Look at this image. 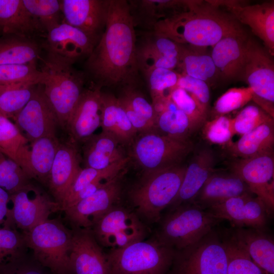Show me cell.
<instances>
[{
    "label": "cell",
    "instance_id": "1",
    "mask_svg": "<svg viewBox=\"0 0 274 274\" xmlns=\"http://www.w3.org/2000/svg\"><path fill=\"white\" fill-rule=\"evenodd\" d=\"M134 27L128 1L110 0L105 30L85 63L96 86L135 85L140 71Z\"/></svg>",
    "mask_w": 274,
    "mask_h": 274
},
{
    "label": "cell",
    "instance_id": "2",
    "mask_svg": "<svg viewBox=\"0 0 274 274\" xmlns=\"http://www.w3.org/2000/svg\"><path fill=\"white\" fill-rule=\"evenodd\" d=\"M152 31L182 45L207 48L245 32L230 14L209 1H187L186 8L157 22Z\"/></svg>",
    "mask_w": 274,
    "mask_h": 274
},
{
    "label": "cell",
    "instance_id": "3",
    "mask_svg": "<svg viewBox=\"0 0 274 274\" xmlns=\"http://www.w3.org/2000/svg\"><path fill=\"white\" fill-rule=\"evenodd\" d=\"M43 63L41 71L44 78L40 84L59 125L66 129L84 91L85 76L74 67L73 63L50 52H47Z\"/></svg>",
    "mask_w": 274,
    "mask_h": 274
},
{
    "label": "cell",
    "instance_id": "4",
    "mask_svg": "<svg viewBox=\"0 0 274 274\" xmlns=\"http://www.w3.org/2000/svg\"><path fill=\"white\" fill-rule=\"evenodd\" d=\"M186 169V165L182 164L161 170L144 172L129 193L136 213L149 221H158L161 212L169 207L176 198Z\"/></svg>",
    "mask_w": 274,
    "mask_h": 274
},
{
    "label": "cell",
    "instance_id": "5",
    "mask_svg": "<svg viewBox=\"0 0 274 274\" xmlns=\"http://www.w3.org/2000/svg\"><path fill=\"white\" fill-rule=\"evenodd\" d=\"M28 249L41 265L53 274H72V231L58 219H48L21 232Z\"/></svg>",
    "mask_w": 274,
    "mask_h": 274
},
{
    "label": "cell",
    "instance_id": "6",
    "mask_svg": "<svg viewBox=\"0 0 274 274\" xmlns=\"http://www.w3.org/2000/svg\"><path fill=\"white\" fill-rule=\"evenodd\" d=\"M220 220L193 203L180 206L164 218L156 238L176 251L200 239L214 229Z\"/></svg>",
    "mask_w": 274,
    "mask_h": 274
},
{
    "label": "cell",
    "instance_id": "7",
    "mask_svg": "<svg viewBox=\"0 0 274 274\" xmlns=\"http://www.w3.org/2000/svg\"><path fill=\"white\" fill-rule=\"evenodd\" d=\"M175 253L155 238L112 250L107 257L111 274H167Z\"/></svg>",
    "mask_w": 274,
    "mask_h": 274
},
{
    "label": "cell",
    "instance_id": "8",
    "mask_svg": "<svg viewBox=\"0 0 274 274\" xmlns=\"http://www.w3.org/2000/svg\"><path fill=\"white\" fill-rule=\"evenodd\" d=\"M170 274H227L228 256L215 229L194 244L176 251Z\"/></svg>",
    "mask_w": 274,
    "mask_h": 274
},
{
    "label": "cell",
    "instance_id": "9",
    "mask_svg": "<svg viewBox=\"0 0 274 274\" xmlns=\"http://www.w3.org/2000/svg\"><path fill=\"white\" fill-rule=\"evenodd\" d=\"M193 150L190 140L176 139L153 131L142 133L135 139L132 155L144 172H149L181 165Z\"/></svg>",
    "mask_w": 274,
    "mask_h": 274
},
{
    "label": "cell",
    "instance_id": "10",
    "mask_svg": "<svg viewBox=\"0 0 274 274\" xmlns=\"http://www.w3.org/2000/svg\"><path fill=\"white\" fill-rule=\"evenodd\" d=\"M239 79L253 91V102L274 118V62L266 48L248 38Z\"/></svg>",
    "mask_w": 274,
    "mask_h": 274
},
{
    "label": "cell",
    "instance_id": "11",
    "mask_svg": "<svg viewBox=\"0 0 274 274\" xmlns=\"http://www.w3.org/2000/svg\"><path fill=\"white\" fill-rule=\"evenodd\" d=\"M99 245L112 250L144 239L147 228L134 212L115 205L90 229Z\"/></svg>",
    "mask_w": 274,
    "mask_h": 274
},
{
    "label": "cell",
    "instance_id": "12",
    "mask_svg": "<svg viewBox=\"0 0 274 274\" xmlns=\"http://www.w3.org/2000/svg\"><path fill=\"white\" fill-rule=\"evenodd\" d=\"M11 225L21 232L28 231L59 211V205L30 184L10 195Z\"/></svg>",
    "mask_w": 274,
    "mask_h": 274
},
{
    "label": "cell",
    "instance_id": "13",
    "mask_svg": "<svg viewBox=\"0 0 274 274\" xmlns=\"http://www.w3.org/2000/svg\"><path fill=\"white\" fill-rule=\"evenodd\" d=\"M209 1L231 15L240 24L249 26L252 32L263 41L270 54L273 56V1L254 5L248 4L244 1Z\"/></svg>",
    "mask_w": 274,
    "mask_h": 274
},
{
    "label": "cell",
    "instance_id": "14",
    "mask_svg": "<svg viewBox=\"0 0 274 274\" xmlns=\"http://www.w3.org/2000/svg\"><path fill=\"white\" fill-rule=\"evenodd\" d=\"M230 172L238 176L251 192L265 204L271 215L274 210V155L263 154L236 158L229 164Z\"/></svg>",
    "mask_w": 274,
    "mask_h": 274
},
{
    "label": "cell",
    "instance_id": "15",
    "mask_svg": "<svg viewBox=\"0 0 274 274\" xmlns=\"http://www.w3.org/2000/svg\"><path fill=\"white\" fill-rule=\"evenodd\" d=\"M121 174L108 181L94 193L63 211L73 229H90L120 198Z\"/></svg>",
    "mask_w": 274,
    "mask_h": 274
},
{
    "label": "cell",
    "instance_id": "16",
    "mask_svg": "<svg viewBox=\"0 0 274 274\" xmlns=\"http://www.w3.org/2000/svg\"><path fill=\"white\" fill-rule=\"evenodd\" d=\"M215 217L233 227L264 229L271 216L264 203L252 193L231 197L208 209Z\"/></svg>",
    "mask_w": 274,
    "mask_h": 274
},
{
    "label": "cell",
    "instance_id": "17",
    "mask_svg": "<svg viewBox=\"0 0 274 274\" xmlns=\"http://www.w3.org/2000/svg\"><path fill=\"white\" fill-rule=\"evenodd\" d=\"M13 120L29 143L43 137H55L59 125L40 84L36 86L29 101Z\"/></svg>",
    "mask_w": 274,
    "mask_h": 274
},
{
    "label": "cell",
    "instance_id": "18",
    "mask_svg": "<svg viewBox=\"0 0 274 274\" xmlns=\"http://www.w3.org/2000/svg\"><path fill=\"white\" fill-rule=\"evenodd\" d=\"M98 41L64 21L47 33L42 46L48 52L74 64L88 58Z\"/></svg>",
    "mask_w": 274,
    "mask_h": 274
},
{
    "label": "cell",
    "instance_id": "19",
    "mask_svg": "<svg viewBox=\"0 0 274 274\" xmlns=\"http://www.w3.org/2000/svg\"><path fill=\"white\" fill-rule=\"evenodd\" d=\"M110 0H61L64 21L99 40L107 21Z\"/></svg>",
    "mask_w": 274,
    "mask_h": 274
},
{
    "label": "cell",
    "instance_id": "20",
    "mask_svg": "<svg viewBox=\"0 0 274 274\" xmlns=\"http://www.w3.org/2000/svg\"><path fill=\"white\" fill-rule=\"evenodd\" d=\"M70 258L72 274H111L107 255L91 230L73 229Z\"/></svg>",
    "mask_w": 274,
    "mask_h": 274
},
{
    "label": "cell",
    "instance_id": "21",
    "mask_svg": "<svg viewBox=\"0 0 274 274\" xmlns=\"http://www.w3.org/2000/svg\"><path fill=\"white\" fill-rule=\"evenodd\" d=\"M194 153L189 164L186 165L179 193L169 206L170 210L192 203L204 183L215 172L216 157L211 148L203 147Z\"/></svg>",
    "mask_w": 274,
    "mask_h": 274
},
{
    "label": "cell",
    "instance_id": "22",
    "mask_svg": "<svg viewBox=\"0 0 274 274\" xmlns=\"http://www.w3.org/2000/svg\"><path fill=\"white\" fill-rule=\"evenodd\" d=\"M225 234L258 266L274 274V241L264 229L233 227Z\"/></svg>",
    "mask_w": 274,
    "mask_h": 274
},
{
    "label": "cell",
    "instance_id": "23",
    "mask_svg": "<svg viewBox=\"0 0 274 274\" xmlns=\"http://www.w3.org/2000/svg\"><path fill=\"white\" fill-rule=\"evenodd\" d=\"M101 94L96 86L83 91L66 127L75 140L84 142L100 126Z\"/></svg>",
    "mask_w": 274,
    "mask_h": 274
},
{
    "label": "cell",
    "instance_id": "24",
    "mask_svg": "<svg viewBox=\"0 0 274 274\" xmlns=\"http://www.w3.org/2000/svg\"><path fill=\"white\" fill-rule=\"evenodd\" d=\"M247 38L245 32L231 35L222 38L213 47L211 56L219 78L226 80L239 79Z\"/></svg>",
    "mask_w": 274,
    "mask_h": 274
},
{
    "label": "cell",
    "instance_id": "25",
    "mask_svg": "<svg viewBox=\"0 0 274 274\" xmlns=\"http://www.w3.org/2000/svg\"><path fill=\"white\" fill-rule=\"evenodd\" d=\"M76 148L59 143L50 172L47 186L58 204L81 169Z\"/></svg>",
    "mask_w": 274,
    "mask_h": 274
},
{
    "label": "cell",
    "instance_id": "26",
    "mask_svg": "<svg viewBox=\"0 0 274 274\" xmlns=\"http://www.w3.org/2000/svg\"><path fill=\"white\" fill-rule=\"evenodd\" d=\"M251 193L246 184L232 172H214L203 185L192 203L203 209L228 198Z\"/></svg>",
    "mask_w": 274,
    "mask_h": 274
},
{
    "label": "cell",
    "instance_id": "27",
    "mask_svg": "<svg viewBox=\"0 0 274 274\" xmlns=\"http://www.w3.org/2000/svg\"><path fill=\"white\" fill-rule=\"evenodd\" d=\"M44 32L22 0H0V38L17 36L32 39Z\"/></svg>",
    "mask_w": 274,
    "mask_h": 274
},
{
    "label": "cell",
    "instance_id": "28",
    "mask_svg": "<svg viewBox=\"0 0 274 274\" xmlns=\"http://www.w3.org/2000/svg\"><path fill=\"white\" fill-rule=\"evenodd\" d=\"M59 142L56 136H46L31 143L21 167L29 179L47 184Z\"/></svg>",
    "mask_w": 274,
    "mask_h": 274
},
{
    "label": "cell",
    "instance_id": "29",
    "mask_svg": "<svg viewBox=\"0 0 274 274\" xmlns=\"http://www.w3.org/2000/svg\"><path fill=\"white\" fill-rule=\"evenodd\" d=\"M84 143L85 167L104 169L126 158L120 143L111 134L102 132L93 134Z\"/></svg>",
    "mask_w": 274,
    "mask_h": 274
},
{
    "label": "cell",
    "instance_id": "30",
    "mask_svg": "<svg viewBox=\"0 0 274 274\" xmlns=\"http://www.w3.org/2000/svg\"><path fill=\"white\" fill-rule=\"evenodd\" d=\"M187 1L140 0L128 1L134 26L152 30L158 21L186 8Z\"/></svg>",
    "mask_w": 274,
    "mask_h": 274
},
{
    "label": "cell",
    "instance_id": "31",
    "mask_svg": "<svg viewBox=\"0 0 274 274\" xmlns=\"http://www.w3.org/2000/svg\"><path fill=\"white\" fill-rule=\"evenodd\" d=\"M274 121L261 125L241 136L226 149L236 158H249L273 153Z\"/></svg>",
    "mask_w": 274,
    "mask_h": 274
},
{
    "label": "cell",
    "instance_id": "32",
    "mask_svg": "<svg viewBox=\"0 0 274 274\" xmlns=\"http://www.w3.org/2000/svg\"><path fill=\"white\" fill-rule=\"evenodd\" d=\"M183 45L178 67L183 74L199 79L209 85L219 78L218 73L211 54L206 48Z\"/></svg>",
    "mask_w": 274,
    "mask_h": 274
},
{
    "label": "cell",
    "instance_id": "33",
    "mask_svg": "<svg viewBox=\"0 0 274 274\" xmlns=\"http://www.w3.org/2000/svg\"><path fill=\"white\" fill-rule=\"evenodd\" d=\"M41 49L35 39L17 36L0 38V64L36 63Z\"/></svg>",
    "mask_w": 274,
    "mask_h": 274
},
{
    "label": "cell",
    "instance_id": "34",
    "mask_svg": "<svg viewBox=\"0 0 274 274\" xmlns=\"http://www.w3.org/2000/svg\"><path fill=\"white\" fill-rule=\"evenodd\" d=\"M156 132L181 140H189L194 132L188 117L172 100L166 109L157 114Z\"/></svg>",
    "mask_w": 274,
    "mask_h": 274
},
{
    "label": "cell",
    "instance_id": "35",
    "mask_svg": "<svg viewBox=\"0 0 274 274\" xmlns=\"http://www.w3.org/2000/svg\"><path fill=\"white\" fill-rule=\"evenodd\" d=\"M29 143L15 123L0 115V152L21 167L29 148Z\"/></svg>",
    "mask_w": 274,
    "mask_h": 274
},
{
    "label": "cell",
    "instance_id": "36",
    "mask_svg": "<svg viewBox=\"0 0 274 274\" xmlns=\"http://www.w3.org/2000/svg\"><path fill=\"white\" fill-rule=\"evenodd\" d=\"M37 85L28 84L2 86L0 115L13 119L29 101Z\"/></svg>",
    "mask_w": 274,
    "mask_h": 274
},
{
    "label": "cell",
    "instance_id": "37",
    "mask_svg": "<svg viewBox=\"0 0 274 274\" xmlns=\"http://www.w3.org/2000/svg\"><path fill=\"white\" fill-rule=\"evenodd\" d=\"M30 15L47 33L62 22L60 1L22 0Z\"/></svg>",
    "mask_w": 274,
    "mask_h": 274
},
{
    "label": "cell",
    "instance_id": "38",
    "mask_svg": "<svg viewBox=\"0 0 274 274\" xmlns=\"http://www.w3.org/2000/svg\"><path fill=\"white\" fill-rule=\"evenodd\" d=\"M44 73L38 70L36 63L0 64V86L18 84H40Z\"/></svg>",
    "mask_w": 274,
    "mask_h": 274
},
{
    "label": "cell",
    "instance_id": "39",
    "mask_svg": "<svg viewBox=\"0 0 274 274\" xmlns=\"http://www.w3.org/2000/svg\"><path fill=\"white\" fill-rule=\"evenodd\" d=\"M148 82L152 105L162 101L176 88L180 74L174 70L156 68L144 74Z\"/></svg>",
    "mask_w": 274,
    "mask_h": 274
},
{
    "label": "cell",
    "instance_id": "40",
    "mask_svg": "<svg viewBox=\"0 0 274 274\" xmlns=\"http://www.w3.org/2000/svg\"><path fill=\"white\" fill-rule=\"evenodd\" d=\"M221 236L228 256L227 274H269L253 262L249 256L225 234Z\"/></svg>",
    "mask_w": 274,
    "mask_h": 274
},
{
    "label": "cell",
    "instance_id": "41",
    "mask_svg": "<svg viewBox=\"0 0 274 274\" xmlns=\"http://www.w3.org/2000/svg\"><path fill=\"white\" fill-rule=\"evenodd\" d=\"M202 137L210 144L226 149L235 135L232 118L222 115L207 120L201 127Z\"/></svg>",
    "mask_w": 274,
    "mask_h": 274
},
{
    "label": "cell",
    "instance_id": "42",
    "mask_svg": "<svg viewBox=\"0 0 274 274\" xmlns=\"http://www.w3.org/2000/svg\"><path fill=\"white\" fill-rule=\"evenodd\" d=\"M253 94V90L249 86L229 89L214 102L210 112L212 119L245 107L252 100Z\"/></svg>",
    "mask_w": 274,
    "mask_h": 274
},
{
    "label": "cell",
    "instance_id": "43",
    "mask_svg": "<svg viewBox=\"0 0 274 274\" xmlns=\"http://www.w3.org/2000/svg\"><path fill=\"white\" fill-rule=\"evenodd\" d=\"M232 120L235 134L242 136L263 124L274 121V118L254 102L244 107Z\"/></svg>",
    "mask_w": 274,
    "mask_h": 274
},
{
    "label": "cell",
    "instance_id": "44",
    "mask_svg": "<svg viewBox=\"0 0 274 274\" xmlns=\"http://www.w3.org/2000/svg\"><path fill=\"white\" fill-rule=\"evenodd\" d=\"M29 179L16 162L0 152V187L11 195L29 184Z\"/></svg>",
    "mask_w": 274,
    "mask_h": 274
},
{
    "label": "cell",
    "instance_id": "45",
    "mask_svg": "<svg viewBox=\"0 0 274 274\" xmlns=\"http://www.w3.org/2000/svg\"><path fill=\"white\" fill-rule=\"evenodd\" d=\"M170 97L177 108L188 117L194 132L201 129L208 116L192 97L185 90L177 87L170 93Z\"/></svg>",
    "mask_w": 274,
    "mask_h": 274
},
{
    "label": "cell",
    "instance_id": "46",
    "mask_svg": "<svg viewBox=\"0 0 274 274\" xmlns=\"http://www.w3.org/2000/svg\"><path fill=\"white\" fill-rule=\"evenodd\" d=\"M136 58L139 71L143 74L156 68L174 70L179 62L164 57L144 40L137 46Z\"/></svg>",
    "mask_w": 274,
    "mask_h": 274
},
{
    "label": "cell",
    "instance_id": "47",
    "mask_svg": "<svg viewBox=\"0 0 274 274\" xmlns=\"http://www.w3.org/2000/svg\"><path fill=\"white\" fill-rule=\"evenodd\" d=\"M23 235L14 227H0V263L27 252Z\"/></svg>",
    "mask_w": 274,
    "mask_h": 274
},
{
    "label": "cell",
    "instance_id": "48",
    "mask_svg": "<svg viewBox=\"0 0 274 274\" xmlns=\"http://www.w3.org/2000/svg\"><path fill=\"white\" fill-rule=\"evenodd\" d=\"M118 97L149 123L156 131V115L153 106L141 92L135 89L134 86L123 87L122 92Z\"/></svg>",
    "mask_w": 274,
    "mask_h": 274
},
{
    "label": "cell",
    "instance_id": "49",
    "mask_svg": "<svg viewBox=\"0 0 274 274\" xmlns=\"http://www.w3.org/2000/svg\"><path fill=\"white\" fill-rule=\"evenodd\" d=\"M27 252L0 263V274H51Z\"/></svg>",
    "mask_w": 274,
    "mask_h": 274
},
{
    "label": "cell",
    "instance_id": "50",
    "mask_svg": "<svg viewBox=\"0 0 274 274\" xmlns=\"http://www.w3.org/2000/svg\"><path fill=\"white\" fill-rule=\"evenodd\" d=\"M177 87L187 91L209 116L210 113V92L209 85L206 82L181 73L180 74Z\"/></svg>",
    "mask_w": 274,
    "mask_h": 274
},
{
    "label": "cell",
    "instance_id": "51",
    "mask_svg": "<svg viewBox=\"0 0 274 274\" xmlns=\"http://www.w3.org/2000/svg\"><path fill=\"white\" fill-rule=\"evenodd\" d=\"M10 201V194L0 187V227L11 225Z\"/></svg>",
    "mask_w": 274,
    "mask_h": 274
},
{
    "label": "cell",
    "instance_id": "52",
    "mask_svg": "<svg viewBox=\"0 0 274 274\" xmlns=\"http://www.w3.org/2000/svg\"><path fill=\"white\" fill-rule=\"evenodd\" d=\"M1 87H2V86H0V89H1Z\"/></svg>",
    "mask_w": 274,
    "mask_h": 274
},
{
    "label": "cell",
    "instance_id": "53",
    "mask_svg": "<svg viewBox=\"0 0 274 274\" xmlns=\"http://www.w3.org/2000/svg\"><path fill=\"white\" fill-rule=\"evenodd\" d=\"M51 274H53V273H51Z\"/></svg>",
    "mask_w": 274,
    "mask_h": 274
}]
</instances>
